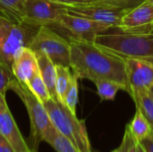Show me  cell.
I'll return each instance as SVG.
<instances>
[{"label":"cell","instance_id":"obj_18","mask_svg":"<svg viewBox=\"0 0 153 152\" xmlns=\"http://www.w3.org/2000/svg\"><path fill=\"white\" fill-rule=\"evenodd\" d=\"M95 85L101 100H114L118 90H126L122 84L110 80H100L95 82Z\"/></svg>","mask_w":153,"mask_h":152},{"label":"cell","instance_id":"obj_20","mask_svg":"<svg viewBox=\"0 0 153 152\" xmlns=\"http://www.w3.org/2000/svg\"><path fill=\"white\" fill-rule=\"evenodd\" d=\"M29 88V90L36 96V98L42 103H45L48 99H51V96L48 92V90L43 82L39 73L33 76V78L25 84Z\"/></svg>","mask_w":153,"mask_h":152},{"label":"cell","instance_id":"obj_28","mask_svg":"<svg viewBox=\"0 0 153 152\" xmlns=\"http://www.w3.org/2000/svg\"><path fill=\"white\" fill-rule=\"evenodd\" d=\"M141 145L143 147L145 152H153V134L152 133L150 136L145 138L143 141H142Z\"/></svg>","mask_w":153,"mask_h":152},{"label":"cell","instance_id":"obj_13","mask_svg":"<svg viewBox=\"0 0 153 152\" xmlns=\"http://www.w3.org/2000/svg\"><path fill=\"white\" fill-rule=\"evenodd\" d=\"M12 71L17 81L27 84L34 75L39 73L35 52L30 47H24L13 61Z\"/></svg>","mask_w":153,"mask_h":152},{"label":"cell","instance_id":"obj_21","mask_svg":"<svg viewBox=\"0 0 153 152\" xmlns=\"http://www.w3.org/2000/svg\"><path fill=\"white\" fill-rule=\"evenodd\" d=\"M78 103V77L73 73L69 88L66 91L64 105L74 114L76 115V106Z\"/></svg>","mask_w":153,"mask_h":152},{"label":"cell","instance_id":"obj_8","mask_svg":"<svg viewBox=\"0 0 153 152\" xmlns=\"http://www.w3.org/2000/svg\"><path fill=\"white\" fill-rule=\"evenodd\" d=\"M127 13L120 8L100 3L98 0L90 4L67 6V13L104 23L112 29L119 26L123 16Z\"/></svg>","mask_w":153,"mask_h":152},{"label":"cell","instance_id":"obj_17","mask_svg":"<svg viewBox=\"0 0 153 152\" xmlns=\"http://www.w3.org/2000/svg\"><path fill=\"white\" fill-rule=\"evenodd\" d=\"M56 99L64 105L65 97L69 88L73 73L70 72V67L63 65H56Z\"/></svg>","mask_w":153,"mask_h":152},{"label":"cell","instance_id":"obj_3","mask_svg":"<svg viewBox=\"0 0 153 152\" xmlns=\"http://www.w3.org/2000/svg\"><path fill=\"white\" fill-rule=\"evenodd\" d=\"M9 90L17 94L27 109L30 121L31 150L33 152H37L39 143L41 142L48 143L57 131L53 125L43 103L36 98L27 85L20 82L14 78L11 82Z\"/></svg>","mask_w":153,"mask_h":152},{"label":"cell","instance_id":"obj_6","mask_svg":"<svg viewBox=\"0 0 153 152\" xmlns=\"http://www.w3.org/2000/svg\"><path fill=\"white\" fill-rule=\"evenodd\" d=\"M29 47L34 52L44 53L56 65L70 67V42L52 27L40 26L32 38Z\"/></svg>","mask_w":153,"mask_h":152},{"label":"cell","instance_id":"obj_30","mask_svg":"<svg viewBox=\"0 0 153 152\" xmlns=\"http://www.w3.org/2000/svg\"><path fill=\"white\" fill-rule=\"evenodd\" d=\"M136 152H145L143 147L139 142H137V144H136Z\"/></svg>","mask_w":153,"mask_h":152},{"label":"cell","instance_id":"obj_16","mask_svg":"<svg viewBox=\"0 0 153 152\" xmlns=\"http://www.w3.org/2000/svg\"><path fill=\"white\" fill-rule=\"evenodd\" d=\"M27 0H0V15L17 23H23Z\"/></svg>","mask_w":153,"mask_h":152},{"label":"cell","instance_id":"obj_9","mask_svg":"<svg viewBox=\"0 0 153 152\" xmlns=\"http://www.w3.org/2000/svg\"><path fill=\"white\" fill-rule=\"evenodd\" d=\"M52 27L61 28L68 32V38H74L82 40L94 42L99 34L106 33L112 29L110 26L87 18L65 13L61 16L56 25Z\"/></svg>","mask_w":153,"mask_h":152},{"label":"cell","instance_id":"obj_32","mask_svg":"<svg viewBox=\"0 0 153 152\" xmlns=\"http://www.w3.org/2000/svg\"><path fill=\"white\" fill-rule=\"evenodd\" d=\"M148 1H149L150 3H152V4H153V0H148Z\"/></svg>","mask_w":153,"mask_h":152},{"label":"cell","instance_id":"obj_14","mask_svg":"<svg viewBox=\"0 0 153 152\" xmlns=\"http://www.w3.org/2000/svg\"><path fill=\"white\" fill-rule=\"evenodd\" d=\"M35 54L38 59L39 74L48 90L51 99L57 100L56 91V65L44 53L35 52Z\"/></svg>","mask_w":153,"mask_h":152},{"label":"cell","instance_id":"obj_15","mask_svg":"<svg viewBox=\"0 0 153 152\" xmlns=\"http://www.w3.org/2000/svg\"><path fill=\"white\" fill-rule=\"evenodd\" d=\"M126 128L136 142H141L150 136L152 132L151 124L138 108H136V112L131 122L126 125Z\"/></svg>","mask_w":153,"mask_h":152},{"label":"cell","instance_id":"obj_4","mask_svg":"<svg viewBox=\"0 0 153 152\" xmlns=\"http://www.w3.org/2000/svg\"><path fill=\"white\" fill-rule=\"evenodd\" d=\"M56 131L66 138L79 152H92L83 120L77 118L65 105L50 99L43 103Z\"/></svg>","mask_w":153,"mask_h":152},{"label":"cell","instance_id":"obj_33","mask_svg":"<svg viewBox=\"0 0 153 152\" xmlns=\"http://www.w3.org/2000/svg\"><path fill=\"white\" fill-rule=\"evenodd\" d=\"M152 134H153V130H152Z\"/></svg>","mask_w":153,"mask_h":152},{"label":"cell","instance_id":"obj_23","mask_svg":"<svg viewBox=\"0 0 153 152\" xmlns=\"http://www.w3.org/2000/svg\"><path fill=\"white\" fill-rule=\"evenodd\" d=\"M48 144L56 152H79L74 146L58 132L51 139Z\"/></svg>","mask_w":153,"mask_h":152},{"label":"cell","instance_id":"obj_11","mask_svg":"<svg viewBox=\"0 0 153 152\" xmlns=\"http://www.w3.org/2000/svg\"><path fill=\"white\" fill-rule=\"evenodd\" d=\"M118 29L123 33L145 34L153 32V4L148 0L123 16Z\"/></svg>","mask_w":153,"mask_h":152},{"label":"cell","instance_id":"obj_27","mask_svg":"<svg viewBox=\"0 0 153 152\" xmlns=\"http://www.w3.org/2000/svg\"><path fill=\"white\" fill-rule=\"evenodd\" d=\"M0 152H15L11 143L0 133Z\"/></svg>","mask_w":153,"mask_h":152},{"label":"cell","instance_id":"obj_25","mask_svg":"<svg viewBox=\"0 0 153 152\" xmlns=\"http://www.w3.org/2000/svg\"><path fill=\"white\" fill-rule=\"evenodd\" d=\"M130 140H131V133H130L129 130L127 128H126L125 134H124L123 141H122L121 144L119 145L118 148H117L116 150L112 151L111 152H127V149H128V146H129Z\"/></svg>","mask_w":153,"mask_h":152},{"label":"cell","instance_id":"obj_2","mask_svg":"<svg viewBox=\"0 0 153 152\" xmlns=\"http://www.w3.org/2000/svg\"><path fill=\"white\" fill-rule=\"evenodd\" d=\"M94 44L101 49L122 59H141L153 63V32L101 33L94 39Z\"/></svg>","mask_w":153,"mask_h":152},{"label":"cell","instance_id":"obj_24","mask_svg":"<svg viewBox=\"0 0 153 152\" xmlns=\"http://www.w3.org/2000/svg\"><path fill=\"white\" fill-rule=\"evenodd\" d=\"M100 3H103L108 5H112L126 12H130L134 8L137 7L146 0H98Z\"/></svg>","mask_w":153,"mask_h":152},{"label":"cell","instance_id":"obj_31","mask_svg":"<svg viewBox=\"0 0 153 152\" xmlns=\"http://www.w3.org/2000/svg\"><path fill=\"white\" fill-rule=\"evenodd\" d=\"M148 94H149V96L152 98V99L153 100V85L148 90Z\"/></svg>","mask_w":153,"mask_h":152},{"label":"cell","instance_id":"obj_5","mask_svg":"<svg viewBox=\"0 0 153 152\" xmlns=\"http://www.w3.org/2000/svg\"><path fill=\"white\" fill-rule=\"evenodd\" d=\"M39 27L17 23L0 15V62L10 68L15 58L30 43Z\"/></svg>","mask_w":153,"mask_h":152},{"label":"cell","instance_id":"obj_10","mask_svg":"<svg viewBox=\"0 0 153 152\" xmlns=\"http://www.w3.org/2000/svg\"><path fill=\"white\" fill-rule=\"evenodd\" d=\"M125 63L130 96L148 91L153 85V63L132 58L125 59Z\"/></svg>","mask_w":153,"mask_h":152},{"label":"cell","instance_id":"obj_26","mask_svg":"<svg viewBox=\"0 0 153 152\" xmlns=\"http://www.w3.org/2000/svg\"><path fill=\"white\" fill-rule=\"evenodd\" d=\"M56 3L65 4V5H75V4H90L96 0H52Z\"/></svg>","mask_w":153,"mask_h":152},{"label":"cell","instance_id":"obj_7","mask_svg":"<svg viewBox=\"0 0 153 152\" xmlns=\"http://www.w3.org/2000/svg\"><path fill=\"white\" fill-rule=\"evenodd\" d=\"M67 13V5L52 0H27L23 23L33 26H55L61 16Z\"/></svg>","mask_w":153,"mask_h":152},{"label":"cell","instance_id":"obj_22","mask_svg":"<svg viewBox=\"0 0 153 152\" xmlns=\"http://www.w3.org/2000/svg\"><path fill=\"white\" fill-rule=\"evenodd\" d=\"M12 68L0 62V95L5 98L6 91L10 89L11 82L14 79Z\"/></svg>","mask_w":153,"mask_h":152},{"label":"cell","instance_id":"obj_1","mask_svg":"<svg viewBox=\"0 0 153 152\" xmlns=\"http://www.w3.org/2000/svg\"><path fill=\"white\" fill-rule=\"evenodd\" d=\"M71 47L73 73L78 79H86L94 83L100 80H110L122 84L128 90L125 60L112 55L94 42L67 38Z\"/></svg>","mask_w":153,"mask_h":152},{"label":"cell","instance_id":"obj_12","mask_svg":"<svg viewBox=\"0 0 153 152\" xmlns=\"http://www.w3.org/2000/svg\"><path fill=\"white\" fill-rule=\"evenodd\" d=\"M0 133L11 143L15 152H33L22 137L4 97L0 95Z\"/></svg>","mask_w":153,"mask_h":152},{"label":"cell","instance_id":"obj_19","mask_svg":"<svg viewBox=\"0 0 153 152\" xmlns=\"http://www.w3.org/2000/svg\"><path fill=\"white\" fill-rule=\"evenodd\" d=\"M136 108H138L145 116L153 130V100L149 96L148 91H142L132 97Z\"/></svg>","mask_w":153,"mask_h":152},{"label":"cell","instance_id":"obj_29","mask_svg":"<svg viewBox=\"0 0 153 152\" xmlns=\"http://www.w3.org/2000/svg\"><path fill=\"white\" fill-rule=\"evenodd\" d=\"M136 144H137V142L134 141V139L131 135V140H130V142H129L127 152H136Z\"/></svg>","mask_w":153,"mask_h":152}]
</instances>
